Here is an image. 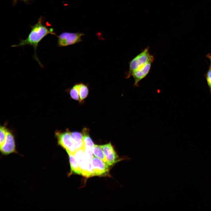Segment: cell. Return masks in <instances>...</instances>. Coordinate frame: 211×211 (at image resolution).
<instances>
[{"instance_id":"obj_1","label":"cell","mask_w":211,"mask_h":211,"mask_svg":"<svg viewBox=\"0 0 211 211\" xmlns=\"http://www.w3.org/2000/svg\"><path fill=\"white\" fill-rule=\"evenodd\" d=\"M49 34L55 35L52 28H50L44 25L42 19L40 18L38 22L32 26L31 29L28 37L25 40H21L19 44L13 45L12 47H23L26 45L32 46L34 49V57L41 67L42 66L36 55V50L39 42L45 36Z\"/></svg>"},{"instance_id":"obj_2","label":"cell","mask_w":211,"mask_h":211,"mask_svg":"<svg viewBox=\"0 0 211 211\" xmlns=\"http://www.w3.org/2000/svg\"><path fill=\"white\" fill-rule=\"evenodd\" d=\"M149 47L145 48L130 62L129 70L126 78H129L132 76V73L136 70L143 66L150 60L154 58L149 52Z\"/></svg>"},{"instance_id":"obj_3","label":"cell","mask_w":211,"mask_h":211,"mask_svg":"<svg viewBox=\"0 0 211 211\" xmlns=\"http://www.w3.org/2000/svg\"><path fill=\"white\" fill-rule=\"evenodd\" d=\"M85 146L76 150L74 154L75 158L80 168L81 175L89 177L95 176L91 163H88L84 158Z\"/></svg>"},{"instance_id":"obj_4","label":"cell","mask_w":211,"mask_h":211,"mask_svg":"<svg viewBox=\"0 0 211 211\" xmlns=\"http://www.w3.org/2000/svg\"><path fill=\"white\" fill-rule=\"evenodd\" d=\"M84 35L81 33L63 32L57 36V45L64 47L82 41Z\"/></svg>"},{"instance_id":"obj_5","label":"cell","mask_w":211,"mask_h":211,"mask_svg":"<svg viewBox=\"0 0 211 211\" xmlns=\"http://www.w3.org/2000/svg\"><path fill=\"white\" fill-rule=\"evenodd\" d=\"M55 135L59 144L63 148L67 153L74 154L76 150L71 139L70 132L68 131L62 132H57Z\"/></svg>"},{"instance_id":"obj_6","label":"cell","mask_w":211,"mask_h":211,"mask_svg":"<svg viewBox=\"0 0 211 211\" xmlns=\"http://www.w3.org/2000/svg\"><path fill=\"white\" fill-rule=\"evenodd\" d=\"M91 164L95 176H108L109 174V166L101 159L93 157Z\"/></svg>"},{"instance_id":"obj_7","label":"cell","mask_w":211,"mask_h":211,"mask_svg":"<svg viewBox=\"0 0 211 211\" xmlns=\"http://www.w3.org/2000/svg\"><path fill=\"white\" fill-rule=\"evenodd\" d=\"M0 147L1 152L3 155H8L16 152L14 137L9 131H8L5 139Z\"/></svg>"},{"instance_id":"obj_8","label":"cell","mask_w":211,"mask_h":211,"mask_svg":"<svg viewBox=\"0 0 211 211\" xmlns=\"http://www.w3.org/2000/svg\"><path fill=\"white\" fill-rule=\"evenodd\" d=\"M101 146L105 155L106 163L108 166L112 165L120 160L110 143L101 145Z\"/></svg>"},{"instance_id":"obj_9","label":"cell","mask_w":211,"mask_h":211,"mask_svg":"<svg viewBox=\"0 0 211 211\" xmlns=\"http://www.w3.org/2000/svg\"><path fill=\"white\" fill-rule=\"evenodd\" d=\"M154 60V58L132 73V76H133L134 79L135 86H138L139 82L147 76L150 71L152 64Z\"/></svg>"},{"instance_id":"obj_10","label":"cell","mask_w":211,"mask_h":211,"mask_svg":"<svg viewBox=\"0 0 211 211\" xmlns=\"http://www.w3.org/2000/svg\"><path fill=\"white\" fill-rule=\"evenodd\" d=\"M70 136L74 143L76 150L84 146L82 133L78 132H73L70 133Z\"/></svg>"},{"instance_id":"obj_11","label":"cell","mask_w":211,"mask_h":211,"mask_svg":"<svg viewBox=\"0 0 211 211\" xmlns=\"http://www.w3.org/2000/svg\"><path fill=\"white\" fill-rule=\"evenodd\" d=\"M71 172L81 175V172L79 166L76 160L74 154L68 153Z\"/></svg>"},{"instance_id":"obj_12","label":"cell","mask_w":211,"mask_h":211,"mask_svg":"<svg viewBox=\"0 0 211 211\" xmlns=\"http://www.w3.org/2000/svg\"><path fill=\"white\" fill-rule=\"evenodd\" d=\"M83 140L85 146L93 149L94 146L93 141L89 135V130L87 128L83 130Z\"/></svg>"},{"instance_id":"obj_13","label":"cell","mask_w":211,"mask_h":211,"mask_svg":"<svg viewBox=\"0 0 211 211\" xmlns=\"http://www.w3.org/2000/svg\"><path fill=\"white\" fill-rule=\"evenodd\" d=\"M80 101L84 100L88 95L89 90L87 86L83 83L78 84Z\"/></svg>"},{"instance_id":"obj_14","label":"cell","mask_w":211,"mask_h":211,"mask_svg":"<svg viewBox=\"0 0 211 211\" xmlns=\"http://www.w3.org/2000/svg\"><path fill=\"white\" fill-rule=\"evenodd\" d=\"M93 151V154L95 156L106 163L105 155L101 145H95Z\"/></svg>"},{"instance_id":"obj_15","label":"cell","mask_w":211,"mask_h":211,"mask_svg":"<svg viewBox=\"0 0 211 211\" xmlns=\"http://www.w3.org/2000/svg\"><path fill=\"white\" fill-rule=\"evenodd\" d=\"M69 93L71 97L76 100H80L78 84L74 85L70 89Z\"/></svg>"},{"instance_id":"obj_16","label":"cell","mask_w":211,"mask_h":211,"mask_svg":"<svg viewBox=\"0 0 211 211\" xmlns=\"http://www.w3.org/2000/svg\"><path fill=\"white\" fill-rule=\"evenodd\" d=\"M8 130L4 126H1L0 128V146L4 142L6 138Z\"/></svg>"},{"instance_id":"obj_17","label":"cell","mask_w":211,"mask_h":211,"mask_svg":"<svg viewBox=\"0 0 211 211\" xmlns=\"http://www.w3.org/2000/svg\"><path fill=\"white\" fill-rule=\"evenodd\" d=\"M204 76L206 79L211 95V68H209V69L205 74Z\"/></svg>"},{"instance_id":"obj_18","label":"cell","mask_w":211,"mask_h":211,"mask_svg":"<svg viewBox=\"0 0 211 211\" xmlns=\"http://www.w3.org/2000/svg\"><path fill=\"white\" fill-rule=\"evenodd\" d=\"M206 57L208 58L210 60V64L209 68H211V54L209 53L206 55Z\"/></svg>"}]
</instances>
